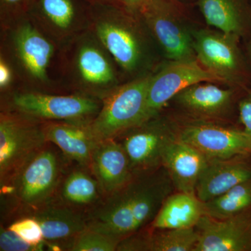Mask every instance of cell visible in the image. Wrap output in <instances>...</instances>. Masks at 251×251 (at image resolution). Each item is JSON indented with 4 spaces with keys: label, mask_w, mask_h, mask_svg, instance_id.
Here are the masks:
<instances>
[{
    "label": "cell",
    "mask_w": 251,
    "mask_h": 251,
    "mask_svg": "<svg viewBox=\"0 0 251 251\" xmlns=\"http://www.w3.org/2000/svg\"><path fill=\"white\" fill-rule=\"evenodd\" d=\"M178 138L171 124L153 117L130 128L115 138L125 150L133 176L155 171L162 166L167 145Z\"/></svg>",
    "instance_id": "6"
},
{
    "label": "cell",
    "mask_w": 251,
    "mask_h": 251,
    "mask_svg": "<svg viewBox=\"0 0 251 251\" xmlns=\"http://www.w3.org/2000/svg\"><path fill=\"white\" fill-rule=\"evenodd\" d=\"M90 1H92V2L96 3V4L111 5V6H118V7L125 9L122 0H90Z\"/></svg>",
    "instance_id": "34"
},
{
    "label": "cell",
    "mask_w": 251,
    "mask_h": 251,
    "mask_svg": "<svg viewBox=\"0 0 251 251\" xmlns=\"http://www.w3.org/2000/svg\"><path fill=\"white\" fill-rule=\"evenodd\" d=\"M177 135L208 160L229 159L251 154V135L244 130L197 122L180 128Z\"/></svg>",
    "instance_id": "9"
},
{
    "label": "cell",
    "mask_w": 251,
    "mask_h": 251,
    "mask_svg": "<svg viewBox=\"0 0 251 251\" xmlns=\"http://www.w3.org/2000/svg\"><path fill=\"white\" fill-rule=\"evenodd\" d=\"M246 41H247V47H246L247 52H246V54H247L248 62H249L251 70V33L249 37L246 39Z\"/></svg>",
    "instance_id": "35"
},
{
    "label": "cell",
    "mask_w": 251,
    "mask_h": 251,
    "mask_svg": "<svg viewBox=\"0 0 251 251\" xmlns=\"http://www.w3.org/2000/svg\"><path fill=\"white\" fill-rule=\"evenodd\" d=\"M101 190L95 176L84 170L72 172L63 183L62 196L69 206L90 205L98 201Z\"/></svg>",
    "instance_id": "24"
},
{
    "label": "cell",
    "mask_w": 251,
    "mask_h": 251,
    "mask_svg": "<svg viewBox=\"0 0 251 251\" xmlns=\"http://www.w3.org/2000/svg\"><path fill=\"white\" fill-rule=\"evenodd\" d=\"M177 1H180V2L182 3V4L185 5H187L192 4V3H195V4H196L197 0H177Z\"/></svg>",
    "instance_id": "36"
},
{
    "label": "cell",
    "mask_w": 251,
    "mask_h": 251,
    "mask_svg": "<svg viewBox=\"0 0 251 251\" xmlns=\"http://www.w3.org/2000/svg\"><path fill=\"white\" fill-rule=\"evenodd\" d=\"M245 157L208 160L196 186L198 199L205 202L251 179V164Z\"/></svg>",
    "instance_id": "15"
},
{
    "label": "cell",
    "mask_w": 251,
    "mask_h": 251,
    "mask_svg": "<svg viewBox=\"0 0 251 251\" xmlns=\"http://www.w3.org/2000/svg\"><path fill=\"white\" fill-rule=\"evenodd\" d=\"M121 21H103L97 25V36L114 59L127 72L135 70L142 57L139 38Z\"/></svg>",
    "instance_id": "18"
},
{
    "label": "cell",
    "mask_w": 251,
    "mask_h": 251,
    "mask_svg": "<svg viewBox=\"0 0 251 251\" xmlns=\"http://www.w3.org/2000/svg\"><path fill=\"white\" fill-rule=\"evenodd\" d=\"M90 169L102 194L106 197L124 187L134 176L126 153L115 139L99 142L94 150Z\"/></svg>",
    "instance_id": "13"
},
{
    "label": "cell",
    "mask_w": 251,
    "mask_h": 251,
    "mask_svg": "<svg viewBox=\"0 0 251 251\" xmlns=\"http://www.w3.org/2000/svg\"><path fill=\"white\" fill-rule=\"evenodd\" d=\"M37 0H1L3 11L7 13H21L27 11Z\"/></svg>",
    "instance_id": "31"
},
{
    "label": "cell",
    "mask_w": 251,
    "mask_h": 251,
    "mask_svg": "<svg viewBox=\"0 0 251 251\" xmlns=\"http://www.w3.org/2000/svg\"><path fill=\"white\" fill-rule=\"evenodd\" d=\"M207 162L196 149L177 138L167 145L161 165L178 192L196 195L198 179Z\"/></svg>",
    "instance_id": "14"
},
{
    "label": "cell",
    "mask_w": 251,
    "mask_h": 251,
    "mask_svg": "<svg viewBox=\"0 0 251 251\" xmlns=\"http://www.w3.org/2000/svg\"><path fill=\"white\" fill-rule=\"evenodd\" d=\"M203 215V203L196 195L178 192L165 200L151 226L153 229L191 228Z\"/></svg>",
    "instance_id": "21"
},
{
    "label": "cell",
    "mask_w": 251,
    "mask_h": 251,
    "mask_svg": "<svg viewBox=\"0 0 251 251\" xmlns=\"http://www.w3.org/2000/svg\"><path fill=\"white\" fill-rule=\"evenodd\" d=\"M206 24L247 39L251 33V0H197Z\"/></svg>",
    "instance_id": "17"
},
{
    "label": "cell",
    "mask_w": 251,
    "mask_h": 251,
    "mask_svg": "<svg viewBox=\"0 0 251 251\" xmlns=\"http://www.w3.org/2000/svg\"><path fill=\"white\" fill-rule=\"evenodd\" d=\"M8 229L28 244L34 247H44L45 240L42 229L39 222L32 216L13 223L8 227Z\"/></svg>",
    "instance_id": "28"
},
{
    "label": "cell",
    "mask_w": 251,
    "mask_h": 251,
    "mask_svg": "<svg viewBox=\"0 0 251 251\" xmlns=\"http://www.w3.org/2000/svg\"><path fill=\"white\" fill-rule=\"evenodd\" d=\"M121 240L109 234L87 228L73 241L72 251H115Z\"/></svg>",
    "instance_id": "26"
},
{
    "label": "cell",
    "mask_w": 251,
    "mask_h": 251,
    "mask_svg": "<svg viewBox=\"0 0 251 251\" xmlns=\"http://www.w3.org/2000/svg\"><path fill=\"white\" fill-rule=\"evenodd\" d=\"M11 80V73L6 63L1 59L0 62V87L4 88L9 85Z\"/></svg>",
    "instance_id": "33"
},
{
    "label": "cell",
    "mask_w": 251,
    "mask_h": 251,
    "mask_svg": "<svg viewBox=\"0 0 251 251\" xmlns=\"http://www.w3.org/2000/svg\"><path fill=\"white\" fill-rule=\"evenodd\" d=\"M77 66L81 76L87 83L105 85L114 80V72L105 56L92 46L82 48L77 57Z\"/></svg>",
    "instance_id": "25"
},
{
    "label": "cell",
    "mask_w": 251,
    "mask_h": 251,
    "mask_svg": "<svg viewBox=\"0 0 251 251\" xmlns=\"http://www.w3.org/2000/svg\"><path fill=\"white\" fill-rule=\"evenodd\" d=\"M216 82H201L181 90L173 98L185 111L196 117L213 118L228 111L235 97V90L223 88Z\"/></svg>",
    "instance_id": "16"
},
{
    "label": "cell",
    "mask_w": 251,
    "mask_h": 251,
    "mask_svg": "<svg viewBox=\"0 0 251 251\" xmlns=\"http://www.w3.org/2000/svg\"><path fill=\"white\" fill-rule=\"evenodd\" d=\"M59 155L47 144L16 173L9 187L23 204L38 208L49 202L62 176Z\"/></svg>",
    "instance_id": "7"
},
{
    "label": "cell",
    "mask_w": 251,
    "mask_h": 251,
    "mask_svg": "<svg viewBox=\"0 0 251 251\" xmlns=\"http://www.w3.org/2000/svg\"><path fill=\"white\" fill-rule=\"evenodd\" d=\"M195 227L194 251H251V208L225 219L203 215Z\"/></svg>",
    "instance_id": "11"
},
{
    "label": "cell",
    "mask_w": 251,
    "mask_h": 251,
    "mask_svg": "<svg viewBox=\"0 0 251 251\" xmlns=\"http://www.w3.org/2000/svg\"><path fill=\"white\" fill-rule=\"evenodd\" d=\"M201 82L224 84L220 77L203 67L197 58L171 61L156 75H151L142 123L156 117L181 90Z\"/></svg>",
    "instance_id": "8"
},
{
    "label": "cell",
    "mask_w": 251,
    "mask_h": 251,
    "mask_svg": "<svg viewBox=\"0 0 251 251\" xmlns=\"http://www.w3.org/2000/svg\"><path fill=\"white\" fill-rule=\"evenodd\" d=\"M12 104L18 112L25 116L51 122H86L100 110L97 101L89 97L37 92L16 94L13 97Z\"/></svg>",
    "instance_id": "10"
},
{
    "label": "cell",
    "mask_w": 251,
    "mask_h": 251,
    "mask_svg": "<svg viewBox=\"0 0 251 251\" xmlns=\"http://www.w3.org/2000/svg\"><path fill=\"white\" fill-rule=\"evenodd\" d=\"M151 233H137L120 242V251H194L198 241L196 227L153 229Z\"/></svg>",
    "instance_id": "20"
},
{
    "label": "cell",
    "mask_w": 251,
    "mask_h": 251,
    "mask_svg": "<svg viewBox=\"0 0 251 251\" xmlns=\"http://www.w3.org/2000/svg\"><path fill=\"white\" fill-rule=\"evenodd\" d=\"M20 58L28 72L35 78L45 80L54 48L44 36L29 25L20 29L16 36Z\"/></svg>",
    "instance_id": "22"
},
{
    "label": "cell",
    "mask_w": 251,
    "mask_h": 251,
    "mask_svg": "<svg viewBox=\"0 0 251 251\" xmlns=\"http://www.w3.org/2000/svg\"><path fill=\"white\" fill-rule=\"evenodd\" d=\"M202 203L204 215L216 219H227L247 211L251 208V179Z\"/></svg>",
    "instance_id": "23"
},
{
    "label": "cell",
    "mask_w": 251,
    "mask_h": 251,
    "mask_svg": "<svg viewBox=\"0 0 251 251\" xmlns=\"http://www.w3.org/2000/svg\"><path fill=\"white\" fill-rule=\"evenodd\" d=\"M31 216L40 224L44 240L49 242L71 240L73 242L88 227L85 216L68 204L49 202L38 208Z\"/></svg>",
    "instance_id": "19"
},
{
    "label": "cell",
    "mask_w": 251,
    "mask_h": 251,
    "mask_svg": "<svg viewBox=\"0 0 251 251\" xmlns=\"http://www.w3.org/2000/svg\"><path fill=\"white\" fill-rule=\"evenodd\" d=\"M91 122H50L44 125L46 141L56 145L69 159L90 169L99 142L92 131Z\"/></svg>",
    "instance_id": "12"
},
{
    "label": "cell",
    "mask_w": 251,
    "mask_h": 251,
    "mask_svg": "<svg viewBox=\"0 0 251 251\" xmlns=\"http://www.w3.org/2000/svg\"><path fill=\"white\" fill-rule=\"evenodd\" d=\"M185 6L177 0H150L138 14L171 61L196 58L192 31L185 23Z\"/></svg>",
    "instance_id": "4"
},
{
    "label": "cell",
    "mask_w": 251,
    "mask_h": 251,
    "mask_svg": "<svg viewBox=\"0 0 251 251\" xmlns=\"http://www.w3.org/2000/svg\"><path fill=\"white\" fill-rule=\"evenodd\" d=\"M44 247H34L23 241L17 234L9 229L1 227L0 250L3 251H42Z\"/></svg>",
    "instance_id": "29"
},
{
    "label": "cell",
    "mask_w": 251,
    "mask_h": 251,
    "mask_svg": "<svg viewBox=\"0 0 251 251\" xmlns=\"http://www.w3.org/2000/svg\"><path fill=\"white\" fill-rule=\"evenodd\" d=\"M44 126L14 115L0 118V179L1 185L11 180L21 168L47 144Z\"/></svg>",
    "instance_id": "5"
},
{
    "label": "cell",
    "mask_w": 251,
    "mask_h": 251,
    "mask_svg": "<svg viewBox=\"0 0 251 251\" xmlns=\"http://www.w3.org/2000/svg\"><path fill=\"white\" fill-rule=\"evenodd\" d=\"M173 187L163 166L136 175L94 209L88 227L122 241L151 224Z\"/></svg>",
    "instance_id": "1"
},
{
    "label": "cell",
    "mask_w": 251,
    "mask_h": 251,
    "mask_svg": "<svg viewBox=\"0 0 251 251\" xmlns=\"http://www.w3.org/2000/svg\"><path fill=\"white\" fill-rule=\"evenodd\" d=\"M239 120L244 126V130L251 135V91L246 90V94L240 99L238 105Z\"/></svg>",
    "instance_id": "30"
},
{
    "label": "cell",
    "mask_w": 251,
    "mask_h": 251,
    "mask_svg": "<svg viewBox=\"0 0 251 251\" xmlns=\"http://www.w3.org/2000/svg\"><path fill=\"white\" fill-rule=\"evenodd\" d=\"M36 6L48 20L60 29L72 25L75 9L72 0H37Z\"/></svg>",
    "instance_id": "27"
},
{
    "label": "cell",
    "mask_w": 251,
    "mask_h": 251,
    "mask_svg": "<svg viewBox=\"0 0 251 251\" xmlns=\"http://www.w3.org/2000/svg\"><path fill=\"white\" fill-rule=\"evenodd\" d=\"M151 75L140 77L115 89L104 101L91 127L99 142L115 139L142 123Z\"/></svg>",
    "instance_id": "3"
},
{
    "label": "cell",
    "mask_w": 251,
    "mask_h": 251,
    "mask_svg": "<svg viewBox=\"0 0 251 251\" xmlns=\"http://www.w3.org/2000/svg\"><path fill=\"white\" fill-rule=\"evenodd\" d=\"M150 0H122L125 9L133 14H139L140 10L143 9Z\"/></svg>",
    "instance_id": "32"
},
{
    "label": "cell",
    "mask_w": 251,
    "mask_h": 251,
    "mask_svg": "<svg viewBox=\"0 0 251 251\" xmlns=\"http://www.w3.org/2000/svg\"><path fill=\"white\" fill-rule=\"evenodd\" d=\"M193 47L199 62L234 88L246 90L251 84V70L240 46L241 38L218 29L192 31Z\"/></svg>",
    "instance_id": "2"
}]
</instances>
